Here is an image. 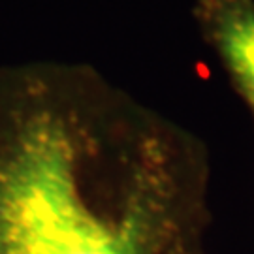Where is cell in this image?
I'll use <instances>...</instances> for the list:
<instances>
[{
  "label": "cell",
  "instance_id": "1",
  "mask_svg": "<svg viewBox=\"0 0 254 254\" xmlns=\"http://www.w3.org/2000/svg\"><path fill=\"white\" fill-rule=\"evenodd\" d=\"M211 156L83 63L0 68V254H211Z\"/></svg>",
  "mask_w": 254,
  "mask_h": 254
},
{
  "label": "cell",
  "instance_id": "2",
  "mask_svg": "<svg viewBox=\"0 0 254 254\" xmlns=\"http://www.w3.org/2000/svg\"><path fill=\"white\" fill-rule=\"evenodd\" d=\"M192 13L254 119V0H196Z\"/></svg>",
  "mask_w": 254,
  "mask_h": 254
}]
</instances>
